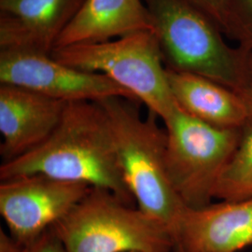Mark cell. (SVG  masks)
Returning a JSON list of instances; mask_svg holds the SVG:
<instances>
[{
  "mask_svg": "<svg viewBox=\"0 0 252 252\" xmlns=\"http://www.w3.org/2000/svg\"><path fill=\"white\" fill-rule=\"evenodd\" d=\"M27 175L83 183L106 189L128 205L135 202L120 166L108 115L98 102L67 103L43 143L0 166V180Z\"/></svg>",
  "mask_w": 252,
  "mask_h": 252,
  "instance_id": "obj_1",
  "label": "cell"
},
{
  "mask_svg": "<svg viewBox=\"0 0 252 252\" xmlns=\"http://www.w3.org/2000/svg\"><path fill=\"white\" fill-rule=\"evenodd\" d=\"M98 103L108 115L120 166L136 207L173 234L186 207L168 176L166 131L158 125L159 117L152 111L143 117L138 102L126 97L114 96Z\"/></svg>",
  "mask_w": 252,
  "mask_h": 252,
  "instance_id": "obj_2",
  "label": "cell"
},
{
  "mask_svg": "<svg viewBox=\"0 0 252 252\" xmlns=\"http://www.w3.org/2000/svg\"><path fill=\"white\" fill-rule=\"evenodd\" d=\"M165 67L206 77L239 94L246 51L230 45L216 24L187 0H142Z\"/></svg>",
  "mask_w": 252,
  "mask_h": 252,
  "instance_id": "obj_3",
  "label": "cell"
},
{
  "mask_svg": "<svg viewBox=\"0 0 252 252\" xmlns=\"http://www.w3.org/2000/svg\"><path fill=\"white\" fill-rule=\"evenodd\" d=\"M52 228L65 252H175L166 226L106 189L92 188Z\"/></svg>",
  "mask_w": 252,
  "mask_h": 252,
  "instance_id": "obj_4",
  "label": "cell"
},
{
  "mask_svg": "<svg viewBox=\"0 0 252 252\" xmlns=\"http://www.w3.org/2000/svg\"><path fill=\"white\" fill-rule=\"evenodd\" d=\"M51 55L69 66L108 77L162 122L178 108L153 31L138 32L101 43L58 48Z\"/></svg>",
  "mask_w": 252,
  "mask_h": 252,
  "instance_id": "obj_5",
  "label": "cell"
},
{
  "mask_svg": "<svg viewBox=\"0 0 252 252\" xmlns=\"http://www.w3.org/2000/svg\"><path fill=\"white\" fill-rule=\"evenodd\" d=\"M163 124L166 166L175 191L187 208L211 204L218 180L239 142L241 129L207 125L179 107Z\"/></svg>",
  "mask_w": 252,
  "mask_h": 252,
  "instance_id": "obj_6",
  "label": "cell"
},
{
  "mask_svg": "<svg viewBox=\"0 0 252 252\" xmlns=\"http://www.w3.org/2000/svg\"><path fill=\"white\" fill-rule=\"evenodd\" d=\"M91 189L44 175L1 180L0 214L9 234L27 246L66 216Z\"/></svg>",
  "mask_w": 252,
  "mask_h": 252,
  "instance_id": "obj_7",
  "label": "cell"
},
{
  "mask_svg": "<svg viewBox=\"0 0 252 252\" xmlns=\"http://www.w3.org/2000/svg\"><path fill=\"white\" fill-rule=\"evenodd\" d=\"M0 84L23 87L65 103L114 96L138 102L108 77L69 66L51 54L0 52Z\"/></svg>",
  "mask_w": 252,
  "mask_h": 252,
  "instance_id": "obj_8",
  "label": "cell"
},
{
  "mask_svg": "<svg viewBox=\"0 0 252 252\" xmlns=\"http://www.w3.org/2000/svg\"><path fill=\"white\" fill-rule=\"evenodd\" d=\"M84 0H0V52L51 54Z\"/></svg>",
  "mask_w": 252,
  "mask_h": 252,
  "instance_id": "obj_9",
  "label": "cell"
},
{
  "mask_svg": "<svg viewBox=\"0 0 252 252\" xmlns=\"http://www.w3.org/2000/svg\"><path fill=\"white\" fill-rule=\"evenodd\" d=\"M172 235L175 252H242L252 246V198L186 207Z\"/></svg>",
  "mask_w": 252,
  "mask_h": 252,
  "instance_id": "obj_10",
  "label": "cell"
},
{
  "mask_svg": "<svg viewBox=\"0 0 252 252\" xmlns=\"http://www.w3.org/2000/svg\"><path fill=\"white\" fill-rule=\"evenodd\" d=\"M66 104L23 87L0 84V153L3 162L43 143L59 125Z\"/></svg>",
  "mask_w": 252,
  "mask_h": 252,
  "instance_id": "obj_11",
  "label": "cell"
},
{
  "mask_svg": "<svg viewBox=\"0 0 252 252\" xmlns=\"http://www.w3.org/2000/svg\"><path fill=\"white\" fill-rule=\"evenodd\" d=\"M143 31H153L142 0H84L54 49L101 43Z\"/></svg>",
  "mask_w": 252,
  "mask_h": 252,
  "instance_id": "obj_12",
  "label": "cell"
},
{
  "mask_svg": "<svg viewBox=\"0 0 252 252\" xmlns=\"http://www.w3.org/2000/svg\"><path fill=\"white\" fill-rule=\"evenodd\" d=\"M177 106L199 121L225 129H241L252 119L242 96L216 81L166 68Z\"/></svg>",
  "mask_w": 252,
  "mask_h": 252,
  "instance_id": "obj_13",
  "label": "cell"
},
{
  "mask_svg": "<svg viewBox=\"0 0 252 252\" xmlns=\"http://www.w3.org/2000/svg\"><path fill=\"white\" fill-rule=\"evenodd\" d=\"M252 198V118L241 128L240 139L218 180L214 199L237 201Z\"/></svg>",
  "mask_w": 252,
  "mask_h": 252,
  "instance_id": "obj_14",
  "label": "cell"
},
{
  "mask_svg": "<svg viewBox=\"0 0 252 252\" xmlns=\"http://www.w3.org/2000/svg\"><path fill=\"white\" fill-rule=\"evenodd\" d=\"M226 22L227 38L252 50V0H226Z\"/></svg>",
  "mask_w": 252,
  "mask_h": 252,
  "instance_id": "obj_15",
  "label": "cell"
},
{
  "mask_svg": "<svg viewBox=\"0 0 252 252\" xmlns=\"http://www.w3.org/2000/svg\"><path fill=\"white\" fill-rule=\"evenodd\" d=\"M211 19L226 36V0H187ZM227 37V36H226Z\"/></svg>",
  "mask_w": 252,
  "mask_h": 252,
  "instance_id": "obj_16",
  "label": "cell"
},
{
  "mask_svg": "<svg viewBox=\"0 0 252 252\" xmlns=\"http://www.w3.org/2000/svg\"><path fill=\"white\" fill-rule=\"evenodd\" d=\"M24 252H65L63 244L51 228L32 243L25 246Z\"/></svg>",
  "mask_w": 252,
  "mask_h": 252,
  "instance_id": "obj_17",
  "label": "cell"
},
{
  "mask_svg": "<svg viewBox=\"0 0 252 252\" xmlns=\"http://www.w3.org/2000/svg\"><path fill=\"white\" fill-rule=\"evenodd\" d=\"M245 50V49H244ZM246 51L245 79L239 94L242 96L252 118V50Z\"/></svg>",
  "mask_w": 252,
  "mask_h": 252,
  "instance_id": "obj_18",
  "label": "cell"
},
{
  "mask_svg": "<svg viewBox=\"0 0 252 252\" xmlns=\"http://www.w3.org/2000/svg\"><path fill=\"white\" fill-rule=\"evenodd\" d=\"M25 246L0 229V252H24Z\"/></svg>",
  "mask_w": 252,
  "mask_h": 252,
  "instance_id": "obj_19",
  "label": "cell"
}]
</instances>
